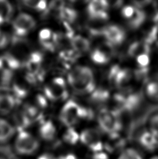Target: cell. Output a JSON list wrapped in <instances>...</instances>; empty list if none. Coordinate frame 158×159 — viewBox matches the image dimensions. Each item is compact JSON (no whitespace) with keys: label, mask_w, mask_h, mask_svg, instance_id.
I'll return each mask as SVG.
<instances>
[{"label":"cell","mask_w":158,"mask_h":159,"mask_svg":"<svg viewBox=\"0 0 158 159\" xmlns=\"http://www.w3.org/2000/svg\"><path fill=\"white\" fill-rule=\"evenodd\" d=\"M68 82L72 89L80 94L92 93L95 89L94 72L87 66L73 68L68 75Z\"/></svg>","instance_id":"cell-1"},{"label":"cell","mask_w":158,"mask_h":159,"mask_svg":"<svg viewBox=\"0 0 158 159\" xmlns=\"http://www.w3.org/2000/svg\"><path fill=\"white\" fill-rule=\"evenodd\" d=\"M93 117L94 112L91 109L81 106L72 100L68 101L65 103L60 113V120L69 128H72L80 119H91Z\"/></svg>","instance_id":"cell-2"},{"label":"cell","mask_w":158,"mask_h":159,"mask_svg":"<svg viewBox=\"0 0 158 159\" xmlns=\"http://www.w3.org/2000/svg\"><path fill=\"white\" fill-rule=\"evenodd\" d=\"M114 98L117 106L116 110L121 113L128 112L133 114L139 109L143 101L142 93L132 92L129 89L116 93Z\"/></svg>","instance_id":"cell-3"},{"label":"cell","mask_w":158,"mask_h":159,"mask_svg":"<svg viewBox=\"0 0 158 159\" xmlns=\"http://www.w3.org/2000/svg\"><path fill=\"white\" fill-rule=\"evenodd\" d=\"M121 116V113L116 109L110 110L102 108L98 116V121L100 129L109 135L119 133L123 127Z\"/></svg>","instance_id":"cell-4"},{"label":"cell","mask_w":158,"mask_h":159,"mask_svg":"<svg viewBox=\"0 0 158 159\" xmlns=\"http://www.w3.org/2000/svg\"><path fill=\"white\" fill-rule=\"evenodd\" d=\"M39 146L40 144L37 139L24 130L20 131L15 142L16 152L24 156L33 154L37 152Z\"/></svg>","instance_id":"cell-5"},{"label":"cell","mask_w":158,"mask_h":159,"mask_svg":"<svg viewBox=\"0 0 158 159\" xmlns=\"http://www.w3.org/2000/svg\"><path fill=\"white\" fill-rule=\"evenodd\" d=\"M44 93L50 101L64 100L68 96L66 84L62 78H56L46 85Z\"/></svg>","instance_id":"cell-6"},{"label":"cell","mask_w":158,"mask_h":159,"mask_svg":"<svg viewBox=\"0 0 158 159\" xmlns=\"http://www.w3.org/2000/svg\"><path fill=\"white\" fill-rule=\"evenodd\" d=\"M36 22L32 16L27 13H20L13 22V30L16 36L22 37L34 29Z\"/></svg>","instance_id":"cell-7"},{"label":"cell","mask_w":158,"mask_h":159,"mask_svg":"<svg viewBox=\"0 0 158 159\" xmlns=\"http://www.w3.org/2000/svg\"><path fill=\"white\" fill-rule=\"evenodd\" d=\"M109 4L105 0H94L89 3L87 13L90 19L94 21H105L109 18L107 9Z\"/></svg>","instance_id":"cell-8"},{"label":"cell","mask_w":158,"mask_h":159,"mask_svg":"<svg viewBox=\"0 0 158 159\" xmlns=\"http://www.w3.org/2000/svg\"><path fill=\"white\" fill-rule=\"evenodd\" d=\"M102 36L106 39L107 43L115 47L123 43L126 38V33L121 27L112 25L103 27Z\"/></svg>","instance_id":"cell-9"},{"label":"cell","mask_w":158,"mask_h":159,"mask_svg":"<svg viewBox=\"0 0 158 159\" xmlns=\"http://www.w3.org/2000/svg\"><path fill=\"white\" fill-rule=\"evenodd\" d=\"M80 140L84 145L95 153L103 152L104 144L100 140V133L95 129H86L81 132Z\"/></svg>","instance_id":"cell-10"},{"label":"cell","mask_w":158,"mask_h":159,"mask_svg":"<svg viewBox=\"0 0 158 159\" xmlns=\"http://www.w3.org/2000/svg\"><path fill=\"white\" fill-rule=\"evenodd\" d=\"M114 48L106 42L105 47H98L92 51L91 54V60L94 63L99 65L108 63L114 52L113 51Z\"/></svg>","instance_id":"cell-11"},{"label":"cell","mask_w":158,"mask_h":159,"mask_svg":"<svg viewBox=\"0 0 158 159\" xmlns=\"http://www.w3.org/2000/svg\"><path fill=\"white\" fill-rule=\"evenodd\" d=\"M137 141L143 149L153 152L158 146V138L151 130H144L137 138Z\"/></svg>","instance_id":"cell-12"},{"label":"cell","mask_w":158,"mask_h":159,"mask_svg":"<svg viewBox=\"0 0 158 159\" xmlns=\"http://www.w3.org/2000/svg\"><path fill=\"white\" fill-rule=\"evenodd\" d=\"M39 41L43 47L49 51H55L56 48V33L49 29L42 30L38 34Z\"/></svg>","instance_id":"cell-13"},{"label":"cell","mask_w":158,"mask_h":159,"mask_svg":"<svg viewBox=\"0 0 158 159\" xmlns=\"http://www.w3.org/2000/svg\"><path fill=\"white\" fill-rule=\"evenodd\" d=\"M70 45L72 50L78 54L87 52L91 46L89 40L80 35L72 36L70 39Z\"/></svg>","instance_id":"cell-14"},{"label":"cell","mask_w":158,"mask_h":159,"mask_svg":"<svg viewBox=\"0 0 158 159\" xmlns=\"http://www.w3.org/2000/svg\"><path fill=\"white\" fill-rule=\"evenodd\" d=\"M151 52V46L146 44L144 41H135L132 43L128 50V54L129 57H139L143 54H148Z\"/></svg>","instance_id":"cell-15"},{"label":"cell","mask_w":158,"mask_h":159,"mask_svg":"<svg viewBox=\"0 0 158 159\" xmlns=\"http://www.w3.org/2000/svg\"><path fill=\"white\" fill-rule=\"evenodd\" d=\"M109 140L105 144V148L110 152L119 151L123 149L126 144V141L124 138H121L119 133L109 135Z\"/></svg>","instance_id":"cell-16"},{"label":"cell","mask_w":158,"mask_h":159,"mask_svg":"<svg viewBox=\"0 0 158 159\" xmlns=\"http://www.w3.org/2000/svg\"><path fill=\"white\" fill-rule=\"evenodd\" d=\"M15 129L9 122L0 118V143H7L13 137Z\"/></svg>","instance_id":"cell-17"},{"label":"cell","mask_w":158,"mask_h":159,"mask_svg":"<svg viewBox=\"0 0 158 159\" xmlns=\"http://www.w3.org/2000/svg\"><path fill=\"white\" fill-rule=\"evenodd\" d=\"M13 13L12 4L7 0H0V25L9 22Z\"/></svg>","instance_id":"cell-18"},{"label":"cell","mask_w":158,"mask_h":159,"mask_svg":"<svg viewBox=\"0 0 158 159\" xmlns=\"http://www.w3.org/2000/svg\"><path fill=\"white\" fill-rule=\"evenodd\" d=\"M15 99L8 94H0V114L7 115L15 106Z\"/></svg>","instance_id":"cell-19"},{"label":"cell","mask_w":158,"mask_h":159,"mask_svg":"<svg viewBox=\"0 0 158 159\" xmlns=\"http://www.w3.org/2000/svg\"><path fill=\"white\" fill-rule=\"evenodd\" d=\"M146 19V15L144 11L136 7L133 16L128 20V26L132 30H137L144 23Z\"/></svg>","instance_id":"cell-20"},{"label":"cell","mask_w":158,"mask_h":159,"mask_svg":"<svg viewBox=\"0 0 158 159\" xmlns=\"http://www.w3.org/2000/svg\"><path fill=\"white\" fill-rule=\"evenodd\" d=\"M41 137L46 141L53 140L56 135V127L52 121H47L42 124L40 128Z\"/></svg>","instance_id":"cell-21"},{"label":"cell","mask_w":158,"mask_h":159,"mask_svg":"<svg viewBox=\"0 0 158 159\" xmlns=\"http://www.w3.org/2000/svg\"><path fill=\"white\" fill-rule=\"evenodd\" d=\"M131 78L132 73L130 70L128 69H121L112 84L117 87L123 88L128 83Z\"/></svg>","instance_id":"cell-22"},{"label":"cell","mask_w":158,"mask_h":159,"mask_svg":"<svg viewBox=\"0 0 158 159\" xmlns=\"http://www.w3.org/2000/svg\"><path fill=\"white\" fill-rule=\"evenodd\" d=\"M110 93L108 90L105 88H98L91 93V101L94 103L101 104L108 101Z\"/></svg>","instance_id":"cell-23"},{"label":"cell","mask_w":158,"mask_h":159,"mask_svg":"<svg viewBox=\"0 0 158 159\" xmlns=\"http://www.w3.org/2000/svg\"><path fill=\"white\" fill-rule=\"evenodd\" d=\"M59 16L64 22V23H71L77 18V13L71 8L64 7L59 13Z\"/></svg>","instance_id":"cell-24"},{"label":"cell","mask_w":158,"mask_h":159,"mask_svg":"<svg viewBox=\"0 0 158 159\" xmlns=\"http://www.w3.org/2000/svg\"><path fill=\"white\" fill-rule=\"evenodd\" d=\"M25 7L32 10L37 11H46L47 8V2L46 1H33V0H26L22 2Z\"/></svg>","instance_id":"cell-25"},{"label":"cell","mask_w":158,"mask_h":159,"mask_svg":"<svg viewBox=\"0 0 158 159\" xmlns=\"http://www.w3.org/2000/svg\"><path fill=\"white\" fill-rule=\"evenodd\" d=\"M64 140L66 143L74 145L80 140V135L76 130L72 128H69L64 134Z\"/></svg>","instance_id":"cell-26"},{"label":"cell","mask_w":158,"mask_h":159,"mask_svg":"<svg viewBox=\"0 0 158 159\" xmlns=\"http://www.w3.org/2000/svg\"><path fill=\"white\" fill-rule=\"evenodd\" d=\"M146 93L152 100L158 101V82H148L146 86Z\"/></svg>","instance_id":"cell-27"},{"label":"cell","mask_w":158,"mask_h":159,"mask_svg":"<svg viewBox=\"0 0 158 159\" xmlns=\"http://www.w3.org/2000/svg\"><path fill=\"white\" fill-rule=\"evenodd\" d=\"M118 159H143L140 153L136 149L128 148L121 153Z\"/></svg>","instance_id":"cell-28"},{"label":"cell","mask_w":158,"mask_h":159,"mask_svg":"<svg viewBox=\"0 0 158 159\" xmlns=\"http://www.w3.org/2000/svg\"><path fill=\"white\" fill-rule=\"evenodd\" d=\"M158 36V28L156 26H153L148 32L145 34L144 37L142 41H144L146 44L151 45L156 41Z\"/></svg>","instance_id":"cell-29"},{"label":"cell","mask_w":158,"mask_h":159,"mask_svg":"<svg viewBox=\"0 0 158 159\" xmlns=\"http://www.w3.org/2000/svg\"><path fill=\"white\" fill-rule=\"evenodd\" d=\"M148 72H149L148 67L147 68L138 67V69L135 70L134 74L135 78H136L138 80L146 82L148 81Z\"/></svg>","instance_id":"cell-30"},{"label":"cell","mask_w":158,"mask_h":159,"mask_svg":"<svg viewBox=\"0 0 158 159\" xmlns=\"http://www.w3.org/2000/svg\"><path fill=\"white\" fill-rule=\"evenodd\" d=\"M151 131L158 138V112L154 113L149 119Z\"/></svg>","instance_id":"cell-31"},{"label":"cell","mask_w":158,"mask_h":159,"mask_svg":"<svg viewBox=\"0 0 158 159\" xmlns=\"http://www.w3.org/2000/svg\"><path fill=\"white\" fill-rule=\"evenodd\" d=\"M135 9H136V7H135L134 6L126 5L125 7H123L121 13H122L123 18L128 20L132 18V16H133Z\"/></svg>","instance_id":"cell-32"},{"label":"cell","mask_w":158,"mask_h":159,"mask_svg":"<svg viewBox=\"0 0 158 159\" xmlns=\"http://www.w3.org/2000/svg\"><path fill=\"white\" fill-rule=\"evenodd\" d=\"M137 61L138 64V67L141 68H147L148 64L150 63V57L148 54H143V55H139L137 57Z\"/></svg>","instance_id":"cell-33"},{"label":"cell","mask_w":158,"mask_h":159,"mask_svg":"<svg viewBox=\"0 0 158 159\" xmlns=\"http://www.w3.org/2000/svg\"><path fill=\"white\" fill-rule=\"evenodd\" d=\"M121 69V68L118 66V65H114V66H112L111 69H110L108 73V80L112 84H113V82H114L116 77V75H118V73L120 71Z\"/></svg>","instance_id":"cell-34"},{"label":"cell","mask_w":158,"mask_h":159,"mask_svg":"<svg viewBox=\"0 0 158 159\" xmlns=\"http://www.w3.org/2000/svg\"><path fill=\"white\" fill-rule=\"evenodd\" d=\"M8 43V39L7 35L4 32L0 31V48H3L7 46Z\"/></svg>","instance_id":"cell-35"},{"label":"cell","mask_w":158,"mask_h":159,"mask_svg":"<svg viewBox=\"0 0 158 159\" xmlns=\"http://www.w3.org/2000/svg\"><path fill=\"white\" fill-rule=\"evenodd\" d=\"M92 159H109V157L105 153L101 152L95 153V154L93 155Z\"/></svg>","instance_id":"cell-36"},{"label":"cell","mask_w":158,"mask_h":159,"mask_svg":"<svg viewBox=\"0 0 158 159\" xmlns=\"http://www.w3.org/2000/svg\"><path fill=\"white\" fill-rule=\"evenodd\" d=\"M38 159H56L53 155L50 154H45L40 156Z\"/></svg>","instance_id":"cell-37"},{"label":"cell","mask_w":158,"mask_h":159,"mask_svg":"<svg viewBox=\"0 0 158 159\" xmlns=\"http://www.w3.org/2000/svg\"><path fill=\"white\" fill-rule=\"evenodd\" d=\"M58 159H77V157H75L74 154H68L65 156H62V157H59Z\"/></svg>","instance_id":"cell-38"},{"label":"cell","mask_w":158,"mask_h":159,"mask_svg":"<svg viewBox=\"0 0 158 159\" xmlns=\"http://www.w3.org/2000/svg\"><path fill=\"white\" fill-rule=\"evenodd\" d=\"M153 22L155 23V26H156L158 28V12L155 14L153 18Z\"/></svg>","instance_id":"cell-39"},{"label":"cell","mask_w":158,"mask_h":159,"mask_svg":"<svg viewBox=\"0 0 158 159\" xmlns=\"http://www.w3.org/2000/svg\"><path fill=\"white\" fill-rule=\"evenodd\" d=\"M151 159H158V156H156V157H152Z\"/></svg>","instance_id":"cell-40"},{"label":"cell","mask_w":158,"mask_h":159,"mask_svg":"<svg viewBox=\"0 0 158 159\" xmlns=\"http://www.w3.org/2000/svg\"><path fill=\"white\" fill-rule=\"evenodd\" d=\"M0 159H6V158H3V157H0Z\"/></svg>","instance_id":"cell-41"}]
</instances>
